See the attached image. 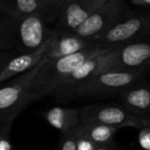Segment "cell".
<instances>
[{
  "label": "cell",
  "instance_id": "obj_21",
  "mask_svg": "<svg viewBox=\"0 0 150 150\" xmlns=\"http://www.w3.org/2000/svg\"><path fill=\"white\" fill-rule=\"evenodd\" d=\"M10 132L11 129H0V150H12Z\"/></svg>",
  "mask_w": 150,
  "mask_h": 150
},
{
  "label": "cell",
  "instance_id": "obj_7",
  "mask_svg": "<svg viewBox=\"0 0 150 150\" xmlns=\"http://www.w3.org/2000/svg\"><path fill=\"white\" fill-rule=\"evenodd\" d=\"M81 123H97L110 127H134L142 129L148 126L142 119L130 112L125 106L114 104H95L80 109Z\"/></svg>",
  "mask_w": 150,
  "mask_h": 150
},
{
  "label": "cell",
  "instance_id": "obj_2",
  "mask_svg": "<svg viewBox=\"0 0 150 150\" xmlns=\"http://www.w3.org/2000/svg\"><path fill=\"white\" fill-rule=\"evenodd\" d=\"M105 49L107 48H102L97 44L69 56L53 60L44 58L33 83L30 96L31 103L38 102L53 95L55 89L73 71Z\"/></svg>",
  "mask_w": 150,
  "mask_h": 150
},
{
  "label": "cell",
  "instance_id": "obj_11",
  "mask_svg": "<svg viewBox=\"0 0 150 150\" xmlns=\"http://www.w3.org/2000/svg\"><path fill=\"white\" fill-rule=\"evenodd\" d=\"M107 0H68L62 8L56 25L59 30L73 32L83 25Z\"/></svg>",
  "mask_w": 150,
  "mask_h": 150
},
{
  "label": "cell",
  "instance_id": "obj_18",
  "mask_svg": "<svg viewBox=\"0 0 150 150\" xmlns=\"http://www.w3.org/2000/svg\"><path fill=\"white\" fill-rule=\"evenodd\" d=\"M55 150H76V136L75 133L62 135V141Z\"/></svg>",
  "mask_w": 150,
  "mask_h": 150
},
{
  "label": "cell",
  "instance_id": "obj_13",
  "mask_svg": "<svg viewBox=\"0 0 150 150\" xmlns=\"http://www.w3.org/2000/svg\"><path fill=\"white\" fill-rule=\"evenodd\" d=\"M120 99L130 112L150 125V83L142 81L130 86L120 94Z\"/></svg>",
  "mask_w": 150,
  "mask_h": 150
},
{
  "label": "cell",
  "instance_id": "obj_16",
  "mask_svg": "<svg viewBox=\"0 0 150 150\" xmlns=\"http://www.w3.org/2000/svg\"><path fill=\"white\" fill-rule=\"evenodd\" d=\"M0 13L15 17L40 15L45 18L41 0H0Z\"/></svg>",
  "mask_w": 150,
  "mask_h": 150
},
{
  "label": "cell",
  "instance_id": "obj_9",
  "mask_svg": "<svg viewBox=\"0 0 150 150\" xmlns=\"http://www.w3.org/2000/svg\"><path fill=\"white\" fill-rule=\"evenodd\" d=\"M150 69V37L120 46L109 70L145 73Z\"/></svg>",
  "mask_w": 150,
  "mask_h": 150
},
{
  "label": "cell",
  "instance_id": "obj_15",
  "mask_svg": "<svg viewBox=\"0 0 150 150\" xmlns=\"http://www.w3.org/2000/svg\"><path fill=\"white\" fill-rule=\"evenodd\" d=\"M118 127L97 123H81L74 131L76 137H84L98 146H103L113 142Z\"/></svg>",
  "mask_w": 150,
  "mask_h": 150
},
{
  "label": "cell",
  "instance_id": "obj_14",
  "mask_svg": "<svg viewBox=\"0 0 150 150\" xmlns=\"http://www.w3.org/2000/svg\"><path fill=\"white\" fill-rule=\"evenodd\" d=\"M47 122L62 135L73 133L81 124V111L76 108H67L55 106L48 109L43 113Z\"/></svg>",
  "mask_w": 150,
  "mask_h": 150
},
{
  "label": "cell",
  "instance_id": "obj_19",
  "mask_svg": "<svg viewBox=\"0 0 150 150\" xmlns=\"http://www.w3.org/2000/svg\"><path fill=\"white\" fill-rule=\"evenodd\" d=\"M139 134L138 141L140 146L145 150H150V125H148L142 129Z\"/></svg>",
  "mask_w": 150,
  "mask_h": 150
},
{
  "label": "cell",
  "instance_id": "obj_3",
  "mask_svg": "<svg viewBox=\"0 0 150 150\" xmlns=\"http://www.w3.org/2000/svg\"><path fill=\"white\" fill-rule=\"evenodd\" d=\"M43 61L44 59L33 69L1 83L0 129H11L14 120L31 104L33 83Z\"/></svg>",
  "mask_w": 150,
  "mask_h": 150
},
{
  "label": "cell",
  "instance_id": "obj_20",
  "mask_svg": "<svg viewBox=\"0 0 150 150\" xmlns=\"http://www.w3.org/2000/svg\"><path fill=\"white\" fill-rule=\"evenodd\" d=\"M98 147V145L84 137H76V150H97Z\"/></svg>",
  "mask_w": 150,
  "mask_h": 150
},
{
  "label": "cell",
  "instance_id": "obj_1",
  "mask_svg": "<svg viewBox=\"0 0 150 150\" xmlns=\"http://www.w3.org/2000/svg\"><path fill=\"white\" fill-rule=\"evenodd\" d=\"M40 15L15 17L0 13L1 53H28L39 49L56 32Z\"/></svg>",
  "mask_w": 150,
  "mask_h": 150
},
{
  "label": "cell",
  "instance_id": "obj_12",
  "mask_svg": "<svg viewBox=\"0 0 150 150\" xmlns=\"http://www.w3.org/2000/svg\"><path fill=\"white\" fill-rule=\"evenodd\" d=\"M94 45L97 43L91 39L58 29L45 53V58L53 60L69 56Z\"/></svg>",
  "mask_w": 150,
  "mask_h": 150
},
{
  "label": "cell",
  "instance_id": "obj_17",
  "mask_svg": "<svg viewBox=\"0 0 150 150\" xmlns=\"http://www.w3.org/2000/svg\"><path fill=\"white\" fill-rule=\"evenodd\" d=\"M67 1L68 0H41L45 10V19L47 23H56L60 11Z\"/></svg>",
  "mask_w": 150,
  "mask_h": 150
},
{
  "label": "cell",
  "instance_id": "obj_5",
  "mask_svg": "<svg viewBox=\"0 0 150 150\" xmlns=\"http://www.w3.org/2000/svg\"><path fill=\"white\" fill-rule=\"evenodd\" d=\"M145 73L109 70L95 75L83 83L76 96L98 98L120 94L130 86L143 81Z\"/></svg>",
  "mask_w": 150,
  "mask_h": 150
},
{
  "label": "cell",
  "instance_id": "obj_8",
  "mask_svg": "<svg viewBox=\"0 0 150 150\" xmlns=\"http://www.w3.org/2000/svg\"><path fill=\"white\" fill-rule=\"evenodd\" d=\"M129 13L125 0H107L73 33L93 40L120 22Z\"/></svg>",
  "mask_w": 150,
  "mask_h": 150
},
{
  "label": "cell",
  "instance_id": "obj_22",
  "mask_svg": "<svg viewBox=\"0 0 150 150\" xmlns=\"http://www.w3.org/2000/svg\"><path fill=\"white\" fill-rule=\"evenodd\" d=\"M97 150H120L118 148V145L116 144V142L113 141L108 144L103 145V146H99L98 149Z\"/></svg>",
  "mask_w": 150,
  "mask_h": 150
},
{
  "label": "cell",
  "instance_id": "obj_6",
  "mask_svg": "<svg viewBox=\"0 0 150 150\" xmlns=\"http://www.w3.org/2000/svg\"><path fill=\"white\" fill-rule=\"evenodd\" d=\"M118 48L119 47L107 48L99 54L86 61L55 89L53 96L58 100H65L76 96L77 89L83 83L97 74L108 71Z\"/></svg>",
  "mask_w": 150,
  "mask_h": 150
},
{
  "label": "cell",
  "instance_id": "obj_10",
  "mask_svg": "<svg viewBox=\"0 0 150 150\" xmlns=\"http://www.w3.org/2000/svg\"><path fill=\"white\" fill-rule=\"evenodd\" d=\"M56 32L43 46L35 51L28 53H1L0 83H3L35 68L44 59L45 53Z\"/></svg>",
  "mask_w": 150,
  "mask_h": 150
},
{
  "label": "cell",
  "instance_id": "obj_4",
  "mask_svg": "<svg viewBox=\"0 0 150 150\" xmlns=\"http://www.w3.org/2000/svg\"><path fill=\"white\" fill-rule=\"evenodd\" d=\"M149 37L150 11H147L129 13L110 30L95 38L93 41L102 48H111Z\"/></svg>",
  "mask_w": 150,
  "mask_h": 150
},
{
  "label": "cell",
  "instance_id": "obj_23",
  "mask_svg": "<svg viewBox=\"0 0 150 150\" xmlns=\"http://www.w3.org/2000/svg\"><path fill=\"white\" fill-rule=\"evenodd\" d=\"M131 3L136 6L150 8V0H131Z\"/></svg>",
  "mask_w": 150,
  "mask_h": 150
}]
</instances>
